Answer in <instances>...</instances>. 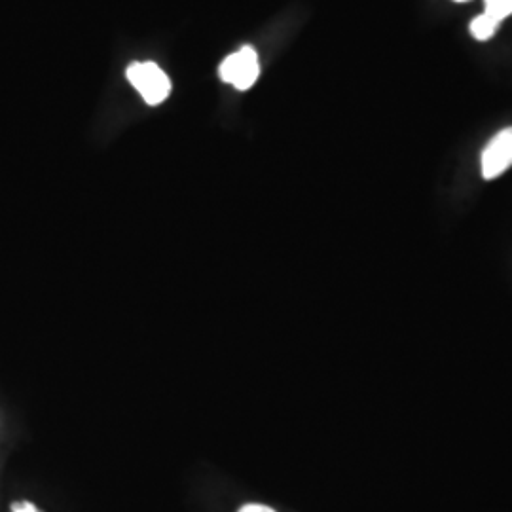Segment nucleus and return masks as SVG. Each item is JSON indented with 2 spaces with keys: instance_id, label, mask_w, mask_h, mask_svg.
<instances>
[{
  "instance_id": "obj_7",
  "label": "nucleus",
  "mask_w": 512,
  "mask_h": 512,
  "mask_svg": "<svg viewBox=\"0 0 512 512\" xmlns=\"http://www.w3.org/2000/svg\"><path fill=\"white\" fill-rule=\"evenodd\" d=\"M239 512H275L274 509L266 507V505H245Z\"/></svg>"
},
{
  "instance_id": "obj_4",
  "label": "nucleus",
  "mask_w": 512,
  "mask_h": 512,
  "mask_svg": "<svg viewBox=\"0 0 512 512\" xmlns=\"http://www.w3.org/2000/svg\"><path fill=\"white\" fill-rule=\"evenodd\" d=\"M499 21H495L494 18H490L488 14H480L478 18L471 21V35L476 40H490L497 33L499 29Z\"/></svg>"
},
{
  "instance_id": "obj_3",
  "label": "nucleus",
  "mask_w": 512,
  "mask_h": 512,
  "mask_svg": "<svg viewBox=\"0 0 512 512\" xmlns=\"http://www.w3.org/2000/svg\"><path fill=\"white\" fill-rule=\"evenodd\" d=\"M482 177L486 181L497 179L512 165V128L503 129L486 145L482 158Z\"/></svg>"
},
{
  "instance_id": "obj_6",
  "label": "nucleus",
  "mask_w": 512,
  "mask_h": 512,
  "mask_svg": "<svg viewBox=\"0 0 512 512\" xmlns=\"http://www.w3.org/2000/svg\"><path fill=\"white\" fill-rule=\"evenodd\" d=\"M12 512H38V509L35 505H31V503H16L12 507Z\"/></svg>"
},
{
  "instance_id": "obj_2",
  "label": "nucleus",
  "mask_w": 512,
  "mask_h": 512,
  "mask_svg": "<svg viewBox=\"0 0 512 512\" xmlns=\"http://www.w3.org/2000/svg\"><path fill=\"white\" fill-rule=\"evenodd\" d=\"M220 78L238 90H249L258 78V57L251 46L241 48L236 54L228 55L220 65Z\"/></svg>"
},
{
  "instance_id": "obj_1",
  "label": "nucleus",
  "mask_w": 512,
  "mask_h": 512,
  "mask_svg": "<svg viewBox=\"0 0 512 512\" xmlns=\"http://www.w3.org/2000/svg\"><path fill=\"white\" fill-rule=\"evenodd\" d=\"M128 80L148 105H160L171 92L167 74L156 63H135L128 69Z\"/></svg>"
},
{
  "instance_id": "obj_5",
  "label": "nucleus",
  "mask_w": 512,
  "mask_h": 512,
  "mask_svg": "<svg viewBox=\"0 0 512 512\" xmlns=\"http://www.w3.org/2000/svg\"><path fill=\"white\" fill-rule=\"evenodd\" d=\"M484 6V14H488L499 23L512 16V0H484Z\"/></svg>"
},
{
  "instance_id": "obj_8",
  "label": "nucleus",
  "mask_w": 512,
  "mask_h": 512,
  "mask_svg": "<svg viewBox=\"0 0 512 512\" xmlns=\"http://www.w3.org/2000/svg\"><path fill=\"white\" fill-rule=\"evenodd\" d=\"M456 2H467V0H456Z\"/></svg>"
}]
</instances>
